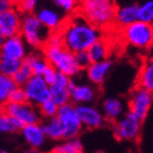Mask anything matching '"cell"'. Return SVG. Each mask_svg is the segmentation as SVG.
Here are the masks:
<instances>
[{
    "label": "cell",
    "mask_w": 153,
    "mask_h": 153,
    "mask_svg": "<svg viewBox=\"0 0 153 153\" xmlns=\"http://www.w3.org/2000/svg\"><path fill=\"white\" fill-rule=\"evenodd\" d=\"M24 63H26L29 66L33 76H42L44 70L49 65L47 60H46L45 55L42 52V49L41 50H33L31 52H29L26 59L24 60Z\"/></svg>",
    "instance_id": "obj_22"
},
{
    "label": "cell",
    "mask_w": 153,
    "mask_h": 153,
    "mask_svg": "<svg viewBox=\"0 0 153 153\" xmlns=\"http://www.w3.org/2000/svg\"><path fill=\"white\" fill-rule=\"evenodd\" d=\"M3 112L18 120L22 126L33 123H41V115L36 106L31 103H11L7 102L3 105Z\"/></svg>",
    "instance_id": "obj_8"
},
{
    "label": "cell",
    "mask_w": 153,
    "mask_h": 153,
    "mask_svg": "<svg viewBox=\"0 0 153 153\" xmlns=\"http://www.w3.org/2000/svg\"><path fill=\"white\" fill-rule=\"evenodd\" d=\"M137 22V3L120 5L116 7L114 25L117 28L123 29L133 22Z\"/></svg>",
    "instance_id": "obj_18"
},
{
    "label": "cell",
    "mask_w": 153,
    "mask_h": 153,
    "mask_svg": "<svg viewBox=\"0 0 153 153\" xmlns=\"http://www.w3.org/2000/svg\"><path fill=\"white\" fill-rule=\"evenodd\" d=\"M51 153H84L83 143L78 137L63 139L53 147Z\"/></svg>",
    "instance_id": "obj_24"
},
{
    "label": "cell",
    "mask_w": 153,
    "mask_h": 153,
    "mask_svg": "<svg viewBox=\"0 0 153 153\" xmlns=\"http://www.w3.org/2000/svg\"><path fill=\"white\" fill-rule=\"evenodd\" d=\"M88 55L91 57V63H98L103 62L108 60L110 55V46L108 42L104 41L103 38H100L98 42H96L88 50Z\"/></svg>",
    "instance_id": "obj_23"
},
{
    "label": "cell",
    "mask_w": 153,
    "mask_h": 153,
    "mask_svg": "<svg viewBox=\"0 0 153 153\" xmlns=\"http://www.w3.org/2000/svg\"><path fill=\"white\" fill-rule=\"evenodd\" d=\"M32 76H33V74H32L31 69L29 68V66L26 63L22 62V66L19 67V69L12 76V80L17 87H24L27 84V82L31 79Z\"/></svg>",
    "instance_id": "obj_30"
},
{
    "label": "cell",
    "mask_w": 153,
    "mask_h": 153,
    "mask_svg": "<svg viewBox=\"0 0 153 153\" xmlns=\"http://www.w3.org/2000/svg\"><path fill=\"white\" fill-rule=\"evenodd\" d=\"M116 5L113 0H79L76 13L101 31L114 25Z\"/></svg>",
    "instance_id": "obj_2"
},
{
    "label": "cell",
    "mask_w": 153,
    "mask_h": 153,
    "mask_svg": "<svg viewBox=\"0 0 153 153\" xmlns=\"http://www.w3.org/2000/svg\"><path fill=\"white\" fill-rule=\"evenodd\" d=\"M42 124L43 131L47 139L61 141L65 139V131L63 124L57 117H53L50 119H46Z\"/></svg>",
    "instance_id": "obj_21"
},
{
    "label": "cell",
    "mask_w": 153,
    "mask_h": 153,
    "mask_svg": "<svg viewBox=\"0 0 153 153\" xmlns=\"http://www.w3.org/2000/svg\"><path fill=\"white\" fill-rule=\"evenodd\" d=\"M59 33L63 47L74 53L87 51L96 42L102 38V31L89 24L78 13L66 18Z\"/></svg>",
    "instance_id": "obj_1"
},
{
    "label": "cell",
    "mask_w": 153,
    "mask_h": 153,
    "mask_svg": "<svg viewBox=\"0 0 153 153\" xmlns=\"http://www.w3.org/2000/svg\"><path fill=\"white\" fill-rule=\"evenodd\" d=\"M76 111L83 128L95 130L103 128L106 124V120H105L101 110H99L95 105H76Z\"/></svg>",
    "instance_id": "obj_12"
},
{
    "label": "cell",
    "mask_w": 153,
    "mask_h": 153,
    "mask_svg": "<svg viewBox=\"0 0 153 153\" xmlns=\"http://www.w3.org/2000/svg\"><path fill=\"white\" fill-rule=\"evenodd\" d=\"M137 20L153 26V0H137Z\"/></svg>",
    "instance_id": "obj_26"
},
{
    "label": "cell",
    "mask_w": 153,
    "mask_h": 153,
    "mask_svg": "<svg viewBox=\"0 0 153 153\" xmlns=\"http://www.w3.org/2000/svg\"><path fill=\"white\" fill-rule=\"evenodd\" d=\"M112 62L108 60L98 63H91L85 70L86 76L93 85H101L112 69Z\"/></svg>",
    "instance_id": "obj_19"
},
{
    "label": "cell",
    "mask_w": 153,
    "mask_h": 153,
    "mask_svg": "<svg viewBox=\"0 0 153 153\" xmlns=\"http://www.w3.org/2000/svg\"><path fill=\"white\" fill-rule=\"evenodd\" d=\"M68 91L70 96V103L74 105L91 104L97 97V91L93 85L76 83L70 79L68 83Z\"/></svg>",
    "instance_id": "obj_14"
},
{
    "label": "cell",
    "mask_w": 153,
    "mask_h": 153,
    "mask_svg": "<svg viewBox=\"0 0 153 153\" xmlns=\"http://www.w3.org/2000/svg\"><path fill=\"white\" fill-rule=\"evenodd\" d=\"M2 112H3V105L0 104V114H1Z\"/></svg>",
    "instance_id": "obj_43"
},
{
    "label": "cell",
    "mask_w": 153,
    "mask_h": 153,
    "mask_svg": "<svg viewBox=\"0 0 153 153\" xmlns=\"http://www.w3.org/2000/svg\"><path fill=\"white\" fill-rule=\"evenodd\" d=\"M101 112L106 121L115 122L124 115L126 106L123 101H121L120 99L108 98L102 102Z\"/></svg>",
    "instance_id": "obj_20"
},
{
    "label": "cell",
    "mask_w": 153,
    "mask_h": 153,
    "mask_svg": "<svg viewBox=\"0 0 153 153\" xmlns=\"http://www.w3.org/2000/svg\"><path fill=\"white\" fill-rule=\"evenodd\" d=\"M28 53V46L19 34L4 38L2 45L0 46V55L20 62H24Z\"/></svg>",
    "instance_id": "obj_13"
},
{
    "label": "cell",
    "mask_w": 153,
    "mask_h": 153,
    "mask_svg": "<svg viewBox=\"0 0 153 153\" xmlns=\"http://www.w3.org/2000/svg\"><path fill=\"white\" fill-rule=\"evenodd\" d=\"M16 7L15 0H0V14Z\"/></svg>",
    "instance_id": "obj_38"
},
{
    "label": "cell",
    "mask_w": 153,
    "mask_h": 153,
    "mask_svg": "<svg viewBox=\"0 0 153 153\" xmlns=\"http://www.w3.org/2000/svg\"><path fill=\"white\" fill-rule=\"evenodd\" d=\"M45 46H51V47H61V46H63L61 34L59 32H50Z\"/></svg>",
    "instance_id": "obj_37"
},
{
    "label": "cell",
    "mask_w": 153,
    "mask_h": 153,
    "mask_svg": "<svg viewBox=\"0 0 153 153\" xmlns=\"http://www.w3.org/2000/svg\"><path fill=\"white\" fill-rule=\"evenodd\" d=\"M56 117L63 124L65 131V139H71L79 136L83 127L79 119V116L76 114V105L69 102L59 106Z\"/></svg>",
    "instance_id": "obj_7"
},
{
    "label": "cell",
    "mask_w": 153,
    "mask_h": 153,
    "mask_svg": "<svg viewBox=\"0 0 153 153\" xmlns=\"http://www.w3.org/2000/svg\"><path fill=\"white\" fill-rule=\"evenodd\" d=\"M141 121L131 112L124 113L121 118L114 122L113 135L118 140H134L139 135Z\"/></svg>",
    "instance_id": "obj_6"
},
{
    "label": "cell",
    "mask_w": 153,
    "mask_h": 153,
    "mask_svg": "<svg viewBox=\"0 0 153 153\" xmlns=\"http://www.w3.org/2000/svg\"><path fill=\"white\" fill-rule=\"evenodd\" d=\"M121 30L122 37L129 45L138 49L150 48L153 26L137 20Z\"/></svg>",
    "instance_id": "obj_5"
},
{
    "label": "cell",
    "mask_w": 153,
    "mask_h": 153,
    "mask_svg": "<svg viewBox=\"0 0 153 153\" xmlns=\"http://www.w3.org/2000/svg\"><path fill=\"white\" fill-rule=\"evenodd\" d=\"M138 87L153 93V56L150 57L141 68L138 76Z\"/></svg>",
    "instance_id": "obj_25"
},
{
    "label": "cell",
    "mask_w": 153,
    "mask_h": 153,
    "mask_svg": "<svg viewBox=\"0 0 153 153\" xmlns=\"http://www.w3.org/2000/svg\"><path fill=\"white\" fill-rule=\"evenodd\" d=\"M74 59H76V63L81 71L82 70H86L87 67L91 64V60L87 51H82V52L74 53Z\"/></svg>",
    "instance_id": "obj_34"
},
{
    "label": "cell",
    "mask_w": 153,
    "mask_h": 153,
    "mask_svg": "<svg viewBox=\"0 0 153 153\" xmlns=\"http://www.w3.org/2000/svg\"><path fill=\"white\" fill-rule=\"evenodd\" d=\"M22 62L20 61L13 60L10 57L0 55V74L5 76L12 78L15 74V72L19 69V67L22 66Z\"/></svg>",
    "instance_id": "obj_28"
},
{
    "label": "cell",
    "mask_w": 153,
    "mask_h": 153,
    "mask_svg": "<svg viewBox=\"0 0 153 153\" xmlns=\"http://www.w3.org/2000/svg\"><path fill=\"white\" fill-rule=\"evenodd\" d=\"M70 81L69 76L57 72L56 78L53 84L49 86L50 99L56 103L59 106L70 102V96L68 91V83Z\"/></svg>",
    "instance_id": "obj_16"
},
{
    "label": "cell",
    "mask_w": 153,
    "mask_h": 153,
    "mask_svg": "<svg viewBox=\"0 0 153 153\" xmlns=\"http://www.w3.org/2000/svg\"><path fill=\"white\" fill-rule=\"evenodd\" d=\"M9 102L11 103H25L27 101V96L22 87H15L14 91L11 93L9 98Z\"/></svg>",
    "instance_id": "obj_35"
},
{
    "label": "cell",
    "mask_w": 153,
    "mask_h": 153,
    "mask_svg": "<svg viewBox=\"0 0 153 153\" xmlns=\"http://www.w3.org/2000/svg\"><path fill=\"white\" fill-rule=\"evenodd\" d=\"M22 126L18 120L2 112L0 114V134H14L20 132Z\"/></svg>",
    "instance_id": "obj_27"
},
{
    "label": "cell",
    "mask_w": 153,
    "mask_h": 153,
    "mask_svg": "<svg viewBox=\"0 0 153 153\" xmlns=\"http://www.w3.org/2000/svg\"><path fill=\"white\" fill-rule=\"evenodd\" d=\"M38 113L41 115V118L45 119H50V118L56 117L57 112H59V105L52 100H48L45 103L38 106Z\"/></svg>",
    "instance_id": "obj_33"
},
{
    "label": "cell",
    "mask_w": 153,
    "mask_h": 153,
    "mask_svg": "<svg viewBox=\"0 0 153 153\" xmlns=\"http://www.w3.org/2000/svg\"><path fill=\"white\" fill-rule=\"evenodd\" d=\"M22 136L26 143L30 147V149H35V150H41L46 143L45 133L43 131L41 123H33L24 126L20 130Z\"/></svg>",
    "instance_id": "obj_17"
},
{
    "label": "cell",
    "mask_w": 153,
    "mask_h": 153,
    "mask_svg": "<svg viewBox=\"0 0 153 153\" xmlns=\"http://www.w3.org/2000/svg\"><path fill=\"white\" fill-rule=\"evenodd\" d=\"M16 87L12 78L5 76L0 74V104L4 105L9 102L10 95Z\"/></svg>",
    "instance_id": "obj_29"
},
{
    "label": "cell",
    "mask_w": 153,
    "mask_h": 153,
    "mask_svg": "<svg viewBox=\"0 0 153 153\" xmlns=\"http://www.w3.org/2000/svg\"><path fill=\"white\" fill-rule=\"evenodd\" d=\"M3 41H4V36L2 35V33H1V31H0V46L2 45Z\"/></svg>",
    "instance_id": "obj_40"
},
{
    "label": "cell",
    "mask_w": 153,
    "mask_h": 153,
    "mask_svg": "<svg viewBox=\"0 0 153 153\" xmlns=\"http://www.w3.org/2000/svg\"><path fill=\"white\" fill-rule=\"evenodd\" d=\"M96 153H102V152H100V151H98V152H96Z\"/></svg>",
    "instance_id": "obj_44"
},
{
    "label": "cell",
    "mask_w": 153,
    "mask_h": 153,
    "mask_svg": "<svg viewBox=\"0 0 153 153\" xmlns=\"http://www.w3.org/2000/svg\"><path fill=\"white\" fill-rule=\"evenodd\" d=\"M24 153H51V152H42L41 150H35V149H29V150L25 151Z\"/></svg>",
    "instance_id": "obj_39"
},
{
    "label": "cell",
    "mask_w": 153,
    "mask_h": 153,
    "mask_svg": "<svg viewBox=\"0 0 153 153\" xmlns=\"http://www.w3.org/2000/svg\"><path fill=\"white\" fill-rule=\"evenodd\" d=\"M34 15L49 32H59L62 29L67 16L61 11L49 5H39Z\"/></svg>",
    "instance_id": "obj_11"
},
{
    "label": "cell",
    "mask_w": 153,
    "mask_h": 153,
    "mask_svg": "<svg viewBox=\"0 0 153 153\" xmlns=\"http://www.w3.org/2000/svg\"><path fill=\"white\" fill-rule=\"evenodd\" d=\"M22 88L26 93L27 101L34 106L38 108L46 101L50 100L49 85L44 81L42 76H32Z\"/></svg>",
    "instance_id": "obj_9"
},
{
    "label": "cell",
    "mask_w": 153,
    "mask_h": 153,
    "mask_svg": "<svg viewBox=\"0 0 153 153\" xmlns=\"http://www.w3.org/2000/svg\"><path fill=\"white\" fill-rule=\"evenodd\" d=\"M42 52L45 55L48 64L52 66L57 72L69 76L70 79L79 76L81 72L76 63L74 54L63 46L61 47L44 46Z\"/></svg>",
    "instance_id": "obj_3"
},
{
    "label": "cell",
    "mask_w": 153,
    "mask_h": 153,
    "mask_svg": "<svg viewBox=\"0 0 153 153\" xmlns=\"http://www.w3.org/2000/svg\"><path fill=\"white\" fill-rule=\"evenodd\" d=\"M22 14L16 7L0 14V31L4 38L19 34Z\"/></svg>",
    "instance_id": "obj_15"
},
{
    "label": "cell",
    "mask_w": 153,
    "mask_h": 153,
    "mask_svg": "<svg viewBox=\"0 0 153 153\" xmlns=\"http://www.w3.org/2000/svg\"><path fill=\"white\" fill-rule=\"evenodd\" d=\"M153 103V93L141 87H137L132 93L129 106L132 114L141 122L146 119Z\"/></svg>",
    "instance_id": "obj_10"
},
{
    "label": "cell",
    "mask_w": 153,
    "mask_h": 153,
    "mask_svg": "<svg viewBox=\"0 0 153 153\" xmlns=\"http://www.w3.org/2000/svg\"><path fill=\"white\" fill-rule=\"evenodd\" d=\"M0 153H11V152H9L7 150H4L2 148H0Z\"/></svg>",
    "instance_id": "obj_41"
},
{
    "label": "cell",
    "mask_w": 153,
    "mask_h": 153,
    "mask_svg": "<svg viewBox=\"0 0 153 153\" xmlns=\"http://www.w3.org/2000/svg\"><path fill=\"white\" fill-rule=\"evenodd\" d=\"M50 32L38 22L34 14L22 15L19 35L22 36L27 46L33 50H41L46 45Z\"/></svg>",
    "instance_id": "obj_4"
},
{
    "label": "cell",
    "mask_w": 153,
    "mask_h": 153,
    "mask_svg": "<svg viewBox=\"0 0 153 153\" xmlns=\"http://www.w3.org/2000/svg\"><path fill=\"white\" fill-rule=\"evenodd\" d=\"M150 48L153 49V32H152V38H151V45H150Z\"/></svg>",
    "instance_id": "obj_42"
},
{
    "label": "cell",
    "mask_w": 153,
    "mask_h": 153,
    "mask_svg": "<svg viewBox=\"0 0 153 153\" xmlns=\"http://www.w3.org/2000/svg\"><path fill=\"white\" fill-rule=\"evenodd\" d=\"M15 1H16V9L22 15L34 14L42 3V0H15Z\"/></svg>",
    "instance_id": "obj_32"
},
{
    "label": "cell",
    "mask_w": 153,
    "mask_h": 153,
    "mask_svg": "<svg viewBox=\"0 0 153 153\" xmlns=\"http://www.w3.org/2000/svg\"><path fill=\"white\" fill-rule=\"evenodd\" d=\"M52 2L59 11L63 13L64 15H70L76 13L78 5H79V0H48Z\"/></svg>",
    "instance_id": "obj_31"
},
{
    "label": "cell",
    "mask_w": 153,
    "mask_h": 153,
    "mask_svg": "<svg viewBox=\"0 0 153 153\" xmlns=\"http://www.w3.org/2000/svg\"><path fill=\"white\" fill-rule=\"evenodd\" d=\"M56 74H57V71L53 68L52 66L50 65H48L47 68L44 70V72L42 74V78L44 79V81L48 84V85L50 86L51 84L54 83L55 81V78H56Z\"/></svg>",
    "instance_id": "obj_36"
}]
</instances>
